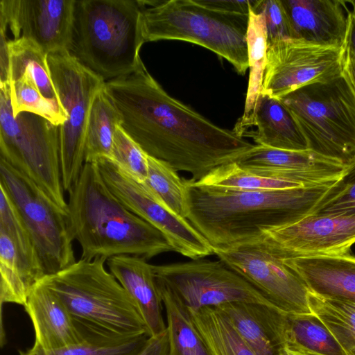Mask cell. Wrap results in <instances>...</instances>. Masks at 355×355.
Returning <instances> with one entry per match:
<instances>
[{
	"mask_svg": "<svg viewBox=\"0 0 355 355\" xmlns=\"http://www.w3.org/2000/svg\"><path fill=\"white\" fill-rule=\"evenodd\" d=\"M105 88L122 129L148 155L191 174L192 181L254 146L171 96L143 62L133 73L106 81Z\"/></svg>",
	"mask_w": 355,
	"mask_h": 355,
	"instance_id": "6da1fadb",
	"label": "cell"
},
{
	"mask_svg": "<svg viewBox=\"0 0 355 355\" xmlns=\"http://www.w3.org/2000/svg\"><path fill=\"white\" fill-rule=\"evenodd\" d=\"M185 183L187 219L214 250L249 242L313 214L331 187L250 191Z\"/></svg>",
	"mask_w": 355,
	"mask_h": 355,
	"instance_id": "7a4b0ae2",
	"label": "cell"
},
{
	"mask_svg": "<svg viewBox=\"0 0 355 355\" xmlns=\"http://www.w3.org/2000/svg\"><path fill=\"white\" fill-rule=\"evenodd\" d=\"M68 193L70 227L81 248L80 259L132 255L148 260L174 251L160 231L115 197L96 162L85 163Z\"/></svg>",
	"mask_w": 355,
	"mask_h": 355,
	"instance_id": "3957f363",
	"label": "cell"
},
{
	"mask_svg": "<svg viewBox=\"0 0 355 355\" xmlns=\"http://www.w3.org/2000/svg\"><path fill=\"white\" fill-rule=\"evenodd\" d=\"M143 1L76 0L69 53L105 82L142 64Z\"/></svg>",
	"mask_w": 355,
	"mask_h": 355,
	"instance_id": "277c9868",
	"label": "cell"
},
{
	"mask_svg": "<svg viewBox=\"0 0 355 355\" xmlns=\"http://www.w3.org/2000/svg\"><path fill=\"white\" fill-rule=\"evenodd\" d=\"M107 260L80 259L41 282L63 302L84 338L148 334L133 300L105 268Z\"/></svg>",
	"mask_w": 355,
	"mask_h": 355,
	"instance_id": "5b68a950",
	"label": "cell"
},
{
	"mask_svg": "<svg viewBox=\"0 0 355 355\" xmlns=\"http://www.w3.org/2000/svg\"><path fill=\"white\" fill-rule=\"evenodd\" d=\"M146 42L182 40L203 46L244 75L249 68L247 33L249 15L229 12L200 0L143 1Z\"/></svg>",
	"mask_w": 355,
	"mask_h": 355,
	"instance_id": "8992f818",
	"label": "cell"
},
{
	"mask_svg": "<svg viewBox=\"0 0 355 355\" xmlns=\"http://www.w3.org/2000/svg\"><path fill=\"white\" fill-rule=\"evenodd\" d=\"M278 99L295 118L309 150L347 164L355 161V92L343 72Z\"/></svg>",
	"mask_w": 355,
	"mask_h": 355,
	"instance_id": "52a82bcc",
	"label": "cell"
},
{
	"mask_svg": "<svg viewBox=\"0 0 355 355\" xmlns=\"http://www.w3.org/2000/svg\"><path fill=\"white\" fill-rule=\"evenodd\" d=\"M1 157L68 211L62 181L59 126L30 112L13 116L9 85H0Z\"/></svg>",
	"mask_w": 355,
	"mask_h": 355,
	"instance_id": "ba28073f",
	"label": "cell"
},
{
	"mask_svg": "<svg viewBox=\"0 0 355 355\" xmlns=\"http://www.w3.org/2000/svg\"><path fill=\"white\" fill-rule=\"evenodd\" d=\"M0 184L17 207L33 240L45 276L74 263L68 211L32 180L0 157Z\"/></svg>",
	"mask_w": 355,
	"mask_h": 355,
	"instance_id": "9c48e42d",
	"label": "cell"
},
{
	"mask_svg": "<svg viewBox=\"0 0 355 355\" xmlns=\"http://www.w3.org/2000/svg\"><path fill=\"white\" fill-rule=\"evenodd\" d=\"M51 79L67 119L59 126L62 185L69 192L85 164V132L91 106L105 81L68 51L49 53Z\"/></svg>",
	"mask_w": 355,
	"mask_h": 355,
	"instance_id": "30bf717a",
	"label": "cell"
},
{
	"mask_svg": "<svg viewBox=\"0 0 355 355\" xmlns=\"http://www.w3.org/2000/svg\"><path fill=\"white\" fill-rule=\"evenodd\" d=\"M153 272L155 280L168 287L191 310L234 302L277 309L251 284L220 260L201 258L182 263L153 265Z\"/></svg>",
	"mask_w": 355,
	"mask_h": 355,
	"instance_id": "8fae6325",
	"label": "cell"
},
{
	"mask_svg": "<svg viewBox=\"0 0 355 355\" xmlns=\"http://www.w3.org/2000/svg\"><path fill=\"white\" fill-rule=\"evenodd\" d=\"M214 254L278 309L293 313H311L305 284L260 238L225 250H215Z\"/></svg>",
	"mask_w": 355,
	"mask_h": 355,
	"instance_id": "7c38bea8",
	"label": "cell"
},
{
	"mask_svg": "<svg viewBox=\"0 0 355 355\" xmlns=\"http://www.w3.org/2000/svg\"><path fill=\"white\" fill-rule=\"evenodd\" d=\"M343 49L318 45L294 38L267 46L262 94L279 98L314 82L343 73Z\"/></svg>",
	"mask_w": 355,
	"mask_h": 355,
	"instance_id": "4fadbf2b",
	"label": "cell"
},
{
	"mask_svg": "<svg viewBox=\"0 0 355 355\" xmlns=\"http://www.w3.org/2000/svg\"><path fill=\"white\" fill-rule=\"evenodd\" d=\"M107 186L131 212L166 238L173 250L191 259L214 254V249L191 223L166 207L144 186L123 172L111 160L95 162Z\"/></svg>",
	"mask_w": 355,
	"mask_h": 355,
	"instance_id": "5bb4252c",
	"label": "cell"
},
{
	"mask_svg": "<svg viewBox=\"0 0 355 355\" xmlns=\"http://www.w3.org/2000/svg\"><path fill=\"white\" fill-rule=\"evenodd\" d=\"M259 238L282 260L343 255L355 243V215L311 214Z\"/></svg>",
	"mask_w": 355,
	"mask_h": 355,
	"instance_id": "9a60e30c",
	"label": "cell"
},
{
	"mask_svg": "<svg viewBox=\"0 0 355 355\" xmlns=\"http://www.w3.org/2000/svg\"><path fill=\"white\" fill-rule=\"evenodd\" d=\"M76 0H1L0 27L47 54L69 51Z\"/></svg>",
	"mask_w": 355,
	"mask_h": 355,
	"instance_id": "2e32d148",
	"label": "cell"
},
{
	"mask_svg": "<svg viewBox=\"0 0 355 355\" xmlns=\"http://www.w3.org/2000/svg\"><path fill=\"white\" fill-rule=\"evenodd\" d=\"M233 162L253 174L306 187H331L350 165L309 149L288 150L261 145H254Z\"/></svg>",
	"mask_w": 355,
	"mask_h": 355,
	"instance_id": "e0dca14e",
	"label": "cell"
},
{
	"mask_svg": "<svg viewBox=\"0 0 355 355\" xmlns=\"http://www.w3.org/2000/svg\"><path fill=\"white\" fill-rule=\"evenodd\" d=\"M257 307L276 351L286 347L311 355H346L312 313H287L262 304Z\"/></svg>",
	"mask_w": 355,
	"mask_h": 355,
	"instance_id": "ac0fdd59",
	"label": "cell"
},
{
	"mask_svg": "<svg viewBox=\"0 0 355 355\" xmlns=\"http://www.w3.org/2000/svg\"><path fill=\"white\" fill-rule=\"evenodd\" d=\"M292 37L343 49L350 11L337 0H281Z\"/></svg>",
	"mask_w": 355,
	"mask_h": 355,
	"instance_id": "d6986e66",
	"label": "cell"
},
{
	"mask_svg": "<svg viewBox=\"0 0 355 355\" xmlns=\"http://www.w3.org/2000/svg\"><path fill=\"white\" fill-rule=\"evenodd\" d=\"M24 307L35 331L33 347L55 350L85 340L63 302L41 281L31 291Z\"/></svg>",
	"mask_w": 355,
	"mask_h": 355,
	"instance_id": "ffe728a7",
	"label": "cell"
},
{
	"mask_svg": "<svg viewBox=\"0 0 355 355\" xmlns=\"http://www.w3.org/2000/svg\"><path fill=\"white\" fill-rule=\"evenodd\" d=\"M109 271L133 300L150 336L166 330L164 306L153 272V265L137 256L119 255L107 259Z\"/></svg>",
	"mask_w": 355,
	"mask_h": 355,
	"instance_id": "44dd1931",
	"label": "cell"
},
{
	"mask_svg": "<svg viewBox=\"0 0 355 355\" xmlns=\"http://www.w3.org/2000/svg\"><path fill=\"white\" fill-rule=\"evenodd\" d=\"M282 261L309 291L325 297L355 302V257L348 253Z\"/></svg>",
	"mask_w": 355,
	"mask_h": 355,
	"instance_id": "7402d4cb",
	"label": "cell"
},
{
	"mask_svg": "<svg viewBox=\"0 0 355 355\" xmlns=\"http://www.w3.org/2000/svg\"><path fill=\"white\" fill-rule=\"evenodd\" d=\"M0 305L24 306L32 289L46 276L40 261L0 230Z\"/></svg>",
	"mask_w": 355,
	"mask_h": 355,
	"instance_id": "603a6c76",
	"label": "cell"
},
{
	"mask_svg": "<svg viewBox=\"0 0 355 355\" xmlns=\"http://www.w3.org/2000/svg\"><path fill=\"white\" fill-rule=\"evenodd\" d=\"M252 127L243 136L257 145L288 150H308V144L295 118L277 98L262 94L259 100Z\"/></svg>",
	"mask_w": 355,
	"mask_h": 355,
	"instance_id": "cb8c5ba5",
	"label": "cell"
},
{
	"mask_svg": "<svg viewBox=\"0 0 355 355\" xmlns=\"http://www.w3.org/2000/svg\"><path fill=\"white\" fill-rule=\"evenodd\" d=\"M251 7L246 38L250 69L248 86L243 114L232 130L243 138L252 127L257 104L262 95L263 76L267 62L268 44L265 20L261 13L254 12Z\"/></svg>",
	"mask_w": 355,
	"mask_h": 355,
	"instance_id": "d4e9b609",
	"label": "cell"
},
{
	"mask_svg": "<svg viewBox=\"0 0 355 355\" xmlns=\"http://www.w3.org/2000/svg\"><path fill=\"white\" fill-rule=\"evenodd\" d=\"M155 282L165 313L168 355H210L186 305L168 287Z\"/></svg>",
	"mask_w": 355,
	"mask_h": 355,
	"instance_id": "484cf974",
	"label": "cell"
},
{
	"mask_svg": "<svg viewBox=\"0 0 355 355\" xmlns=\"http://www.w3.org/2000/svg\"><path fill=\"white\" fill-rule=\"evenodd\" d=\"M120 123V115L104 85L94 96L91 106L85 132V163L103 158L110 159L114 134Z\"/></svg>",
	"mask_w": 355,
	"mask_h": 355,
	"instance_id": "4316f807",
	"label": "cell"
},
{
	"mask_svg": "<svg viewBox=\"0 0 355 355\" xmlns=\"http://www.w3.org/2000/svg\"><path fill=\"white\" fill-rule=\"evenodd\" d=\"M188 309L210 355H255L229 318L218 309Z\"/></svg>",
	"mask_w": 355,
	"mask_h": 355,
	"instance_id": "83f0119b",
	"label": "cell"
},
{
	"mask_svg": "<svg viewBox=\"0 0 355 355\" xmlns=\"http://www.w3.org/2000/svg\"><path fill=\"white\" fill-rule=\"evenodd\" d=\"M9 84L26 75L33 80L45 98L60 103L47 61L48 54L33 42L9 40Z\"/></svg>",
	"mask_w": 355,
	"mask_h": 355,
	"instance_id": "f1b7e54d",
	"label": "cell"
},
{
	"mask_svg": "<svg viewBox=\"0 0 355 355\" xmlns=\"http://www.w3.org/2000/svg\"><path fill=\"white\" fill-rule=\"evenodd\" d=\"M311 312L325 325L346 355H355V302L325 297L309 291Z\"/></svg>",
	"mask_w": 355,
	"mask_h": 355,
	"instance_id": "f546056e",
	"label": "cell"
},
{
	"mask_svg": "<svg viewBox=\"0 0 355 355\" xmlns=\"http://www.w3.org/2000/svg\"><path fill=\"white\" fill-rule=\"evenodd\" d=\"M143 184L171 211L187 218L189 209L185 180L168 163L148 155V174Z\"/></svg>",
	"mask_w": 355,
	"mask_h": 355,
	"instance_id": "4dcf8cb0",
	"label": "cell"
},
{
	"mask_svg": "<svg viewBox=\"0 0 355 355\" xmlns=\"http://www.w3.org/2000/svg\"><path fill=\"white\" fill-rule=\"evenodd\" d=\"M257 304L234 302L218 307L230 320L255 355H277Z\"/></svg>",
	"mask_w": 355,
	"mask_h": 355,
	"instance_id": "1f68e13d",
	"label": "cell"
},
{
	"mask_svg": "<svg viewBox=\"0 0 355 355\" xmlns=\"http://www.w3.org/2000/svg\"><path fill=\"white\" fill-rule=\"evenodd\" d=\"M149 337L146 334L125 338L89 336L79 344L49 351L32 347L19 351V355H137Z\"/></svg>",
	"mask_w": 355,
	"mask_h": 355,
	"instance_id": "d6a6232c",
	"label": "cell"
},
{
	"mask_svg": "<svg viewBox=\"0 0 355 355\" xmlns=\"http://www.w3.org/2000/svg\"><path fill=\"white\" fill-rule=\"evenodd\" d=\"M9 89L14 116L21 112H30L58 126L65 122L67 117L61 104L43 96L33 80L28 76L12 82Z\"/></svg>",
	"mask_w": 355,
	"mask_h": 355,
	"instance_id": "836d02e7",
	"label": "cell"
},
{
	"mask_svg": "<svg viewBox=\"0 0 355 355\" xmlns=\"http://www.w3.org/2000/svg\"><path fill=\"white\" fill-rule=\"evenodd\" d=\"M200 184L228 189L259 191L306 187L298 183L261 177L239 167L235 162L220 166L205 178Z\"/></svg>",
	"mask_w": 355,
	"mask_h": 355,
	"instance_id": "e575fe53",
	"label": "cell"
},
{
	"mask_svg": "<svg viewBox=\"0 0 355 355\" xmlns=\"http://www.w3.org/2000/svg\"><path fill=\"white\" fill-rule=\"evenodd\" d=\"M110 160L137 182H145L148 174V155L120 125L114 134Z\"/></svg>",
	"mask_w": 355,
	"mask_h": 355,
	"instance_id": "d590c367",
	"label": "cell"
},
{
	"mask_svg": "<svg viewBox=\"0 0 355 355\" xmlns=\"http://www.w3.org/2000/svg\"><path fill=\"white\" fill-rule=\"evenodd\" d=\"M313 214L355 215V161L343 178L330 187Z\"/></svg>",
	"mask_w": 355,
	"mask_h": 355,
	"instance_id": "8d00e7d4",
	"label": "cell"
},
{
	"mask_svg": "<svg viewBox=\"0 0 355 355\" xmlns=\"http://www.w3.org/2000/svg\"><path fill=\"white\" fill-rule=\"evenodd\" d=\"M251 9L263 16L267 31V44L292 37L291 27L281 0H259Z\"/></svg>",
	"mask_w": 355,
	"mask_h": 355,
	"instance_id": "74e56055",
	"label": "cell"
},
{
	"mask_svg": "<svg viewBox=\"0 0 355 355\" xmlns=\"http://www.w3.org/2000/svg\"><path fill=\"white\" fill-rule=\"evenodd\" d=\"M257 1H200L207 6L229 12L249 15L250 8L254 6Z\"/></svg>",
	"mask_w": 355,
	"mask_h": 355,
	"instance_id": "f35d334b",
	"label": "cell"
},
{
	"mask_svg": "<svg viewBox=\"0 0 355 355\" xmlns=\"http://www.w3.org/2000/svg\"><path fill=\"white\" fill-rule=\"evenodd\" d=\"M168 340L166 330L157 336H150L137 355H168Z\"/></svg>",
	"mask_w": 355,
	"mask_h": 355,
	"instance_id": "ab89813d",
	"label": "cell"
},
{
	"mask_svg": "<svg viewBox=\"0 0 355 355\" xmlns=\"http://www.w3.org/2000/svg\"><path fill=\"white\" fill-rule=\"evenodd\" d=\"M344 56L355 58V16L350 11L348 25L343 46Z\"/></svg>",
	"mask_w": 355,
	"mask_h": 355,
	"instance_id": "60d3db41",
	"label": "cell"
},
{
	"mask_svg": "<svg viewBox=\"0 0 355 355\" xmlns=\"http://www.w3.org/2000/svg\"><path fill=\"white\" fill-rule=\"evenodd\" d=\"M343 72L355 92V58L344 56Z\"/></svg>",
	"mask_w": 355,
	"mask_h": 355,
	"instance_id": "b9f144b4",
	"label": "cell"
},
{
	"mask_svg": "<svg viewBox=\"0 0 355 355\" xmlns=\"http://www.w3.org/2000/svg\"><path fill=\"white\" fill-rule=\"evenodd\" d=\"M277 355H311L300 351L282 347L277 349Z\"/></svg>",
	"mask_w": 355,
	"mask_h": 355,
	"instance_id": "7bdbcfd3",
	"label": "cell"
},
{
	"mask_svg": "<svg viewBox=\"0 0 355 355\" xmlns=\"http://www.w3.org/2000/svg\"><path fill=\"white\" fill-rule=\"evenodd\" d=\"M349 3H351V5H352V9L351 11L355 16V1H349Z\"/></svg>",
	"mask_w": 355,
	"mask_h": 355,
	"instance_id": "ee69618b",
	"label": "cell"
}]
</instances>
